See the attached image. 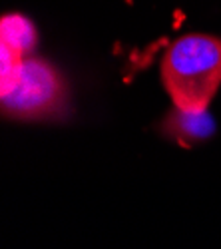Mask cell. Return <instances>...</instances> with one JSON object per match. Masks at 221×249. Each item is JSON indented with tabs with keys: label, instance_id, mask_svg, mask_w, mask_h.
Wrapping results in <instances>:
<instances>
[{
	"label": "cell",
	"instance_id": "obj_1",
	"mask_svg": "<svg viewBox=\"0 0 221 249\" xmlns=\"http://www.w3.org/2000/svg\"><path fill=\"white\" fill-rule=\"evenodd\" d=\"M159 76L175 108L207 110L221 86V38L211 34L177 38L162 58Z\"/></svg>",
	"mask_w": 221,
	"mask_h": 249
},
{
	"label": "cell",
	"instance_id": "obj_2",
	"mask_svg": "<svg viewBox=\"0 0 221 249\" xmlns=\"http://www.w3.org/2000/svg\"><path fill=\"white\" fill-rule=\"evenodd\" d=\"M2 114L14 120L58 118L68 104V86L48 60L28 54L14 82L0 92Z\"/></svg>",
	"mask_w": 221,
	"mask_h": 249
},
{
	"label": "cell",
	"instance_id": "obj_3",
	"mask_svg": "<svg viewBox=\"0 0 221 249\" xmlns=\"http://www.w3.org/2000/svg\"><path fill=\"white\" fill-rule=\"evenodd\" d=\"M162 130L173 140L195 142V140L209 138L215 132V122L207 110L187 112V110H179L173 106V110L166 116L162 124Z\"/></svg>",
	"mask_w": 221,
	"mask_h": 249
},
{
	"label": "cell",
	"instance_id": "obj_4",
	"mask_svg": "<svg viewBox=\"0 0 221 249\" xmlns=\"http://www.w3.org/2000/svg\"><path fill=\"white\" fill-rule=\"evenodd\" d=\"M2 42L28 56L36 44V30L32 22L20 14L4 16L2 18Z\"/></svg>",
	"mask_w": 221,
	"mask_h": 249
}]
</instances>
